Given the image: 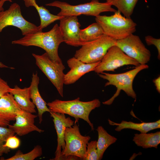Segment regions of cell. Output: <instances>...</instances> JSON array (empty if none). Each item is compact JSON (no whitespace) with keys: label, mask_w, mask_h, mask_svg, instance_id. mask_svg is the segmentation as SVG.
Here are the masks:
<instances>
[{"label":"cell","mask_w":160,"mask_h":160,"mask_svg":"<svg viewBox=\"0 0 160 160\" xmlns=\"http://www.w3.org/2000/svg\"><path fill=\"white\" fill-rule=\"evenodd\" d=\"M153 82L154 84L156 87V89L157 92L160 93V76L157 78L153 80Z\"/></svg>","instance_id":"4dcf8cb0"},{"label":"cell","mask_w":160,"mask_h":160,"mask_svg":"<svg viewBox=\"0 0 160 160\" xmlns=\"http://www.w3.org/2000/svg\"><path fill=\"white\" fill-rule=\"evenodd\" d=\"M21 109L13 95L8 93L0 98V126L7 127L15 121L16 113Z\"/></svg>","instance_id":"2e32d148"},{"label":"cell","mask_w":160,"mask_h":160,"mask_svg":"<svg viewBox=\"0 0 160 160\" xmlns=\"http://www.w3.org/2000/svg\"><path fill=\"white\" fill-rule=\"evenodd\" d=\"M116 40L104 35L96 40L86 42L76 51L74 57L86 63L100 62L108 49L116 45Z\"/></svg>","instance_id":"8992f818"},{"label":"cell","mask_w":160,"mask_h":160,"mask_svg":"<svg viewBox=\"0 0 160 160\" xmlns=\"http://www.w3.org/2000/svg\"><path fill=\"white\" fill-rule=\"evenodd\" d=\"M37 116L21 109L18 111L15 118V123L9 124L8 127L19 136L26 135L33 132L41 133L44 130L34 124L35 119Z\"/></svg>","instance_id":"4fadbf2b"},{"label":"cell","mask_w":160,"mask_h":160,"mask_svg":"<svg viewBox=\"0 0 160 160\" xmlns=\"http://www.w3.org/2000/svg\"><path fill=\"white\" fill-rule=\"evenodd\" d=\"M145 40L148 45H153L157 49L158 52V58L160 59V39L155 38L151 36L148 35L145 37Z\"/></svg>","instance_id":"f1b7e54d"},{"label":"cell","mask_w":160,"mask_h":160,"mask_svg":"<svg viewBox=\"0 0 160 160\" xmlns=\"http://www.w3.org/2000/svg\"><path fill=\"white\" fill-rule=\"evenodd\" d=\"M127 65L137 67L140 64L136 60L127 55L115 45L108 49L94 71L98 74L105 71H114L119 67Z\"/></svg>","instance_id":"8fae6325"},{"label":"cell","mask_w":160,"mask_h":160,"mask_svg":"<svg viewBox=\"0 0 160 160\" xmlns=\"http://www.w3.org/2000/svg\"><path fill=\"white\" fill-rule=\"evenodd\" d=\"M116 45L140 65L146 64L150 60V51L137 35L132 34L124 39L116 40Z\"/></svg>","instance_id":"30bf717a"},{"label":"cell","mask_w":160,"mask_h":160,"mask_svg":"<svg viewBox=\"0 0 160 160\" xmlns=\"http://www.w3.org/2000/svg\"><path fill=\"white\" fill-rule=\"evenodd\" d=\"M42 154L41 146L37 145L30 151L23 153L20 151H17L13 156L5 159V160H33Z\"/></svg>","instance_id":"d4e9b609"},{"label":"cell","mask_w":160,"mask_h":160,"mask_svg":"<svg viewBox=\"0 0 160 160\" xmlns=\"http://www.w3.org/2000/svg\"><path fill=\"white\" fill-rule=\"evenodd\" d=\"M139 0H106V2L116 7L124 16L131 18Z\"/></svg>","instance_id":"cb8c5ba5"},{"label":"cell","mask_w":160,"mask_h":160,"mask_svg":"<svg viewBox=\"0 0 160 160\" xmlns=\"http://www.w3.org/2000/svg\"><path fill=\"white\" fill-rule=\"evenodd\" d=\"M27 7H33L37 11L40 19L39 25L42 29L47 27L52 23L58 19L57 15L51 13L49 11L43 6H39L35 0H23Z\"/></svg>","instance_id":"44dd1931"},{"label":"cell","mask_w":160,"mask_h":160,"mask_svg":"<svg viewBox=\"0 0 160 160\" xmlns=\"http://www.w3.org/2000/svg\"><path fill=\"white\" fill-rule=\"evenodd\" d=\"M100 62L86 63L74 57L69 59L67 61V63L70 69L65 74L64 84L74 83L86 73L94 71Z\"/></svg>","instance_id":"9a60e30c"},{"label":"cell","mask_w":160,"mask_h":160,"mask_svg":"<svg viewBox=\"0 0 160 160\" xmlns=\"http://www.w3.org/2000/svg\"><path fill=\"white\" fill-rule=\"evenodd\" d=\"M39 78L38 73H33L32 75L31 81L29 87V94L32 102L36 107L38 111L39 123L41 124L43 121L42 116L45 112H50V110L47 107V103L41 96L38 89Z\"/></svg>","instance_id":"e0dca14e"},{"label":"cell","mask_w":160,"mask_h":160,"mask_svg":"<svg viewBox=\"0 0 160 160\" xmlns=\"http://www.w3.org/2000/svg\"><path fill=\"white\" fill-rule=\"evenodd\" d=\"M148 68L147 64L140 65L134 69L122 73L111 74L103 72L98 74L100 78L108 80L105 85V87L112 85L117 88L116 92L112 97L102 103L105 105H111L115 98L119 95L121 90L124 91L128 96L136 99V94L133 88L134 79L140 71Z\"/></svg>","instance_id":"277c9868"},{"label":"cell","mask_w":160,"mask_h":160,"mask_svg":"<svg viewBox=\"0 0 160 160\" xmlns=\"http://www.w3.org/2000/svg\"><path fill=\"white\" fill-rule=\"evenodd\" d=\"M59 25L64 42L72 46H81L85 43L80 37V24L77 16H64L60 20Z\"/></svg>","instance_id":"7c38bea8"},{"label":"cell","mask_w":160,"mask_h":160,"mask_svg":"<svg viewBox=\"0 0 160 160\" xmlns=\"http://www.w3.org/2000/svg\"><path fill=\"white\" fill-rule=\"evenodd\" d=\"M10 88L7 82L0 78V98L6 94L9 93Z\"/></svg>","instance_id":"f546056e"},{"label":"cell","mask_w":160,"mask_h":160,"mask_svg":"<svg viewBox=\"0 0 160 160\" xmlns=\"http://www.w3.org/2000/svg\"><path fill=\"white\" fill-rule=\"evenodd\" d=\"M90 139L89 136L81 134L79 126L76 123L72 127H66L65 133V148L62 151L60 160H63L65 156L71 155L84 160L87 144Z\"/></svg>","instance_id":"52a82bcc"},{"label":"cell","mask_w":160,"mask_h":160,"mask_svg":"<svg viewBox=\"0 0 160 160\" xmlns=\"http://www.w3.org/2000/svg\"><path fill=\"white\" fill-rule=\"evenodd\" d=\"M113 15H100L95 17L96 22L101 27L104 35L116 40L124 39L136 31L137 24L131 18L122 16L117 10Z\"/></svg>","instance_id":"3957f363"},{"label":"cell","mask_w":160,"mask_h":160,"mask_svg":"<svg viewBox=\"0 0 160 160\" xmlns=\"http://www.w3.org/2000/svg\"><path fill=\"white\" fill-rule=\"evenodd\" d=\"M36 64L55 86L60 95H63L65 67L63 63H57L52 60L47 53L41 55L32 53Z\"/></svg>","instance_id":"9c48e42d"},{"label":"cell","mask_w":160,"mask_h":160,"mask_svg":"<svg viewBox=\"0 0 160 160\" xmlns=\"http://www.w3.org/2000/svg\"><path fill=\"white\" fill-rule=\"evenodd\" d=\"M109 124L112 126H116L115 130L120 132L124 129H129L139 131L140 133H146L149 131L160 128V120L155 122L135 123L131 121H122L120 123H117L108 119Z\"/></svg>","instance_id":"d6986e66"},{"label":"cell","mask_w":160,"mask_h":160,"mask_svg":"<svg viewBox=\"0 0 160 160\" xmlns=\"http://www.w3.org/2000/svg\"><path fill=\"white\" fill-rule=\"evenodd\" d=\"M53 118L55 128L57 135V146L54 158L50 160H60L61 157L62 151L65 148V133L66 127H70L74 124V121L70 117H66L65 114L52 112H49Z\"/></svg>","instance_id":"5bb4252c"},{"label":"cell","mask_w":160,"mask_h":160,"mask_svg":"<svg viewBox=\"0 0 160 160\" xmlns=\"http://www.w3.org/2000/svg\"><path fill=\"white\" fill-rule=\"evenodd\" d=\"M15 132L9 127L0 126V156L7 154L10 149L4 146L6 141L9 137L15 135Z\"/></svg>","instance_id":"484cf974"},{"label":"cell","mask_w":160,"mask_h":160,"mask_svg":"<svg viewBox=\"0 0 160 160\" xmlns=\"http://www.w3.org/2000/svg\"><path fill=\"white\" fill-rule=\"evenodd\" d=\"M132 140L137 146L143 148H157L160 143V131L150 133L135 134Z\"/></svg>","instance_id":"ffe728a7"},{"label":"cell","mask_w":160,"mask_h":160,"mask_svg":"<svg viewBox=\"0 0 160 160\" xmlns=\"http://www.w3.org/2000/svg\"><path fill=\"white\" fill-rule=\"evenodd\" d=\"M12 2V0H0V11L4 10L3 7L4 3L6 1Z\"/></svg>","instance_id":"1f68e13d"},{"label":"cell","mask_w":160,"mask_h":160,"mask_svg":"<svg viewBox=\"0 0 160 160\" xmlns=\"http://www.w3.org/2000/svg\"><path fill=\"white\" fill-rule=\"evenodd\" d=\"M9 93L13 95L22 110L31 113H36L35 106L31 100L29 87L22 89L16 85L14 88H10Z\"/></svg>","instance_id":"ac0fdd59"},{"label":"cell","mask_w":160,"mask_h":160,"mask_svg":"<svg viewBox=\"0 0 160 160\" xmlns=\"http://www.w3.org/2000/svg\"><path fill=\"white\" fill-rule=\"evenodd\" d=\"M20 143V140L16 136L14 135L7 138L4 146L10 149H14L19 147Z\"/></svg>","instance_id":"83f0119b"},{"label":"cell","mask_w":160,"mask_h":160,"mask_svg":"<svg viewBox=\"0 0 160 160\" xmlns=\"http://www.w3.org/2000/svg\"><path fill=\"white\" fill-rule=\"evenodd\" d=\"M80 99L78 97L68 101L56 99L48 103L47 105L51 112L67 114L74 117L76 119L75 123L78 122L79 119H83L89 124L93 131V125L90 121L89 116L92 110L100 106V102L97 99L87 102L81 101Z\"/></svg>","instance_id":"7a4b0ae2"},{"label":"cell","mask_w":160,"mask_h":160,"mask_svg":"<svg viewBox=\"0 0 160 160\" xmlns=\"http://www.w3.org/2000/svg\"><path fill=\"white\" fill-rule=\"evenodd\" d=\"M104 35L101 27L96 22L84 29H81L80 31V38L85 43L96 40Z\"/></svg>","instance_id":"603a6c76"},{"label":"cell","mask_w":160,"mask_h":160,"mask_svg":"<svg viewBox=\"0 0 160 160\" xmlns=\"http://www.w3.org/2000/svg\"><path fill=\"white\" fill-rule=\"evenodd\" d=\"M9 68V67L8 66L4 65L2 62H0V68Z\"/></svg>","instance_id":"d6a6232c"},{"label":"cell","mask_w":160,"mask_h":160,"mask_svg":"<svg viewBox=\"0 0 160 160\" xmlns=\"http://www.w3.org/2000/svg\"><path fill=\"white\" fill-rule=\"evenodd\" d=\"M84 160H99L96 140L92 141L88 143L86 156Z\"/></svg>","instance_id":"4316f807"},{"label":"cell","mask_w":160,"mask_h":160,"mask_svg":"<svg viewBox=\"0 0 160 160\" xmlns=\"http://www.w3.org/2000/svg\"><path fill=\"white\" fill-rule=\"evenodd\" d=\"M63 42L64 40L59 25L56 24L48 32L39 31L29 34L12 41V44L40 47L45 50L52 60L60 64L63 63L58 54V49Z\"/></svg>","instance_id":"6da1fadb"},{"label":"cell","mask_w":160,"mask_h":160,"mask_svg":"<svg viewBox=\"0 0 160 160\" xmlns=\"http://www.w3.org/2000/svg\"><path fill=\"white\" fill-rule=\"evenodd\" d=\"M9 26L20 29L23 36L42 31L39 26L24 19L22 15L20 6L15 3L11 4L7 10L0 11V33Z\"/></svg>","instance_id":"ba28073f"},{"label":"cell","mask_w":160,"mask_h":160,"mask_svg":"<svg viewBox=\"0 0 160 160\" xmlns=\"http://www.w3.org/2000/svg\"><path fill=\"white\" fill-rule=\"evenodd\" d=\"M45 5L59 8L60 11L57 15L63 16H77L83 15L96 17L103 12H115L117 11L112 7L109 3L107 2H100L98 0H92L89 2L75 5L65 2L56 1L46 4Z\"/></svg>","instance_id":"5b68a950"},{"label":"cell","mask_w":160,"mask_h":160,"mask_svg":"<svg viewBox=\"0 0 160 160\" xmlns=\"http://www.w3.org/2000/svg\"><path fill=\"white\" fill-rule=\"evenodd\" d=\"M96 130L98 134L97 148L99 160L102 159L104 153L108 148L115 143L117 139L108 134L102 126H99Z\"/></svg>","instance_id":"7402d4cb"}]
</instances>
